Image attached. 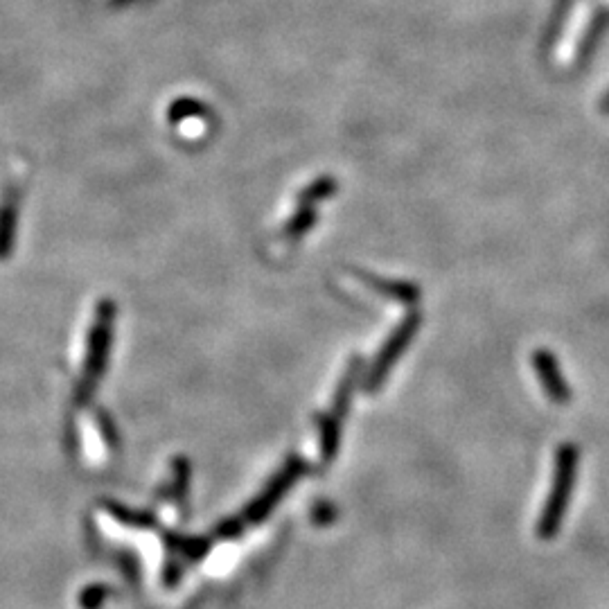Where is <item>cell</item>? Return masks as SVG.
<instances>
[{
  "mask_svg": "<svg viewBox=\"0 0 609 609\" xmlns=\"http://www.w3.org/2000/svg\"><path fill=\"white\" fill-rule=\"evenodd\" d=\"M576 474H578V447L562 445L558 449V456H555L551 492L549 497H546L540 522H537V533H540V537H544V540H549V537L560 531L573 485H576Z\"/></svg>",
  "mask_w": 609,
  "mask_h": 609,
  "instance_id": "6da1fadb",
  "label": "cell"
},
{
  "mask_svg": "<svg viewBox=\"0 0 609 609\" xmlns=\"http://www.w3.org/2000/svg\"><path fill=\"white\" fill-rule=\"evenodd\" d=\"M533 368L537 377H540V384L544 388L546 397H549L553 404H567L571 400V391L567 382H564L558 359H555L549 350L533 352Z\"/></svg>",
  "mask_w": 609,
  "mask_h": 609,
  "instance_id": "7a4b0ae2",
  "label": "cell"
}]
</instances>
